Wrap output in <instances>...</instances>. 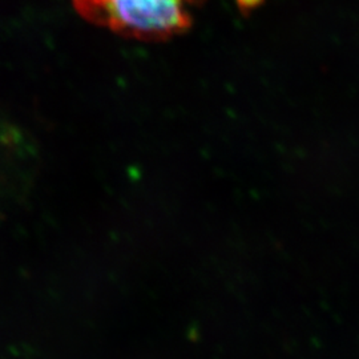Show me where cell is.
Returning a JSON list of instances; mask_svg holds the SVG:
<instances>
[{"label":"cell","instance_id":"6da1fadb","mask_svg":"<svg viewBox=\"0 0 359 359\" xmlns=\"http://www.w3.org/2000/svg\"><path fill=\"white\" fill-rule=\"evenodd\" d=\"M206 0H72L90 25L123 38L164 41L187 32L193 11Z\"/></svg>","mask_w":359,"mask_h":359},{"label":"cell","instance_id":"7a4b0ae2","mask_svg":"<svg viewBox=\"0 0 359 359\" xmlns=\"http://www.w3.org/2000/svg\"><path fill=\"white\" fill-rule=\"evenodd\" d=\"M264 0H238V6L243 11H252L257 8L259 4H262Z\"/></svg>","mask_w":359,"mask_h":359}]
</instances>
